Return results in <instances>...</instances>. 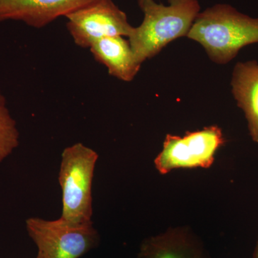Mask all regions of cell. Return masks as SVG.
I'll return each instance as SVG.
<instances>
[{"instance_id": "obj_1", "label": "cell", "mask_w": 258, "mask_h": 258, "mask_svg": "<svg viewBox=\"0 0 258 258\" xmlns=\"http://www.w3.org/2000/svg\"><path fill=\"white\" fill-rule=\"evenodd\" d=\"M187 37L201 44L212 61L226 64L244 47L258 43V18L231 5H215L200 12Z\"/></svg>"}, {"instance_id": "obj_2", "label": "cell", "mask_w": 258, "mask_h": 258, "mask_svg": "<svg viewBox=\"0 0 258 258\" xmlns=\"http://www.w3.org/2000/svg\"><path fill=\"white\" fill-rule=\"evenodd\" d=\"M139 5L143 11V22L134 27L128 41L140 64L157 55L169 42L187 36L200 13L198 0H169L168 5L144 0Z\"/></svg>"}, {"instance_id": "obj_3", "label": "cell", "mask_w": 258, "mask_h": 258, "mask_svg": "<svg viewBox=\"0 0 258 258\" xmlns=\"http://www.w3.org/2000/svg\"><path fill=\"white\" fill-rule=\"evenodd\" d=\"M59 183L62 190L60 218L74 224L92 222V185L98 154L82 143L66 148L61 156Z\"/></svg>"}, {"instance_id": "obj_4", "label": "cell", "mask_w": 258, "mask_h": 258, "mask_svg": "<svg viewBox=\"0 0 258 258\" xmlns=\"http://www.w3.org/2000/svg\"><path fill=\"white\" fill-rule=\"evenodd\" d=\"M26 228L43 258H79L99 242L93 222L74 224L60 217L51 221L31 217L26 220Z\"/></svg>"}, {"instance_id": "obj_5", "label": "cell", "mask_w": 258, "mask_h": 258, "mask_svg": "<svg viewBox=\"0 0 258 258\" xmlns=\"http://www.w3.org/2000/svg\"><path fill=\"white\" fill-rule=\"evenodd\" d=\"M224 144L222 130L216 125L187 132L183 137L169 134L154 164L161 174L175 169L209 168L215 161L217 151Z\"/></svg>"}, {"instance_id": "obj_6", "label": "cell", "mask_w": 258, "mask_h": 258, "mask_svg": "<svg viewBox=\"0 0 258 258\" xmlns=\"http://www.w3.org/2000/svg\"><path fill=\"white\" fill-rule=\"evenodd\" d=\"M68 30L78 46L90 48L107 37H128L134 27L113 0H99L66 17Z\"/></svg>"}, {"instance_id": "obj_7", "label": "cell", "mask_w": 258, "mask_h": 258, "mask_svg": "<svg viewBox=\"0 0 258 258\" xmlns=\"http://www.w3.org/2000/svg\"><path fill=\"white\" fill-rule=\"evenodd\" d=\"M99 0H0V22L14 20L42 28Z\"/></svg>"}, {"instance_id": "obj_8", "label": "cell", "mask_w": 258, "mask_h": 258, "mask_svg": "<svg viewBox=\"0 0 258 258\" xmlns=\"http://www.w3.org/2000/svg\"><path fill=\"white\" fill-rule=\"evenodd\" d=\"M139 258H208L203 242L187 227L169 229L148 237L141 244Z\"/></svg>"}, {"instance_id": "obj_9", "label": "cell", "mask_w": 258, "mask_h": 258, "mask_svg": "<svg viewBox=\"0 0 258 258\" xmlns=\"http://www.w3.org/2000/svg\"><path fill=\"white\" fill-rule=\"evenodd\" d=\"M231 85L237 106L245 115L249 135L258 144V62L236 64Z\"/></svg>"}, {"instance_id": "obj_10", "label": "cell", "mask_w": 258, "mask_h": 258, "mask_svg": "<svg viewBox=\"0 0 258 258\" xmlns=\"http://www.w3.org/2000/svg\"><path fill=\"white\" fill-rule=\"evenodd\" d=\"M90 50L97 61L106 66L111 76L126 82L133 81L142 66L124 37H104L94 42Z\"/></svg>"}, {"instance_id": "obj_11", "label": "cell", "mask_w": 258, "mask_h": 258, "mask_svg": "<svg viewBox=\"0 0 258 258\" xmlns=\"http://www.w3.org/2000/svg\"><path fill=\"white\" fill-rule=\"evenodd\" d=\"M19 138L16 121L10 115L6 99L0 89V162L18 147Z\"/></svg>"}, {"instance_id": "obj_12", "label": "cell", "mask_w": 258, "mask_h": 258, "mask_svg": "<svg viewBox=\"0 0 258 258\" xmlns=\"http://www.w3.org/2000/svg\"><path fill=\"white\" fill-rule=\"evenodd\" d=\"M253 258H258V239L257 244H256L255 249H254V251Z\"/></svg>"}, {"instance_id": "obj_13", "label": "cell", "mask_w": 258, "mask_h": 258, "mask_svg": "<svg viewBox=\"0 0 258 258\" xmlns=\"http://www.w3.org/2000/svg\"><path fill=\"white\" fill-rule=\"evenodd\" d=\"M36 258H43V257H42V256L41 255V254L37 253V256Z\"/></svg>"}, {"instance_id": "obj_14", "label": "cell", "mask_w": 258, "mask_h": 258, "mask_svg": "<svg viewBox=\"0 0 258 258\" xmlns=\"http://www.w3.org/2000/svg\"><path fill=\"white\" fill-rule=\"evenodd\" d=\"M143 1H144V0H138V3H142V2H143Z\"/></svg>"}]
</instances>
